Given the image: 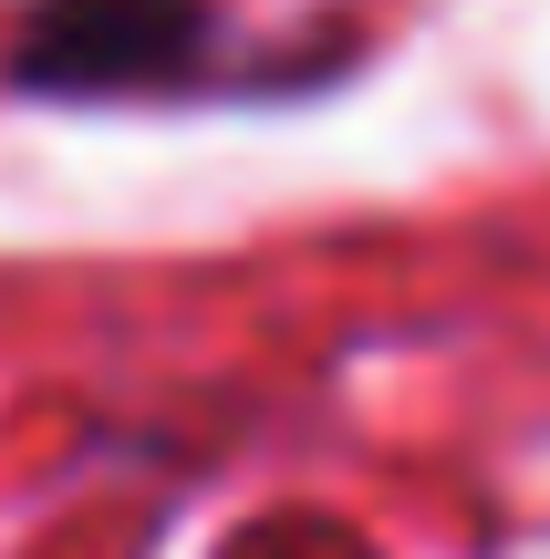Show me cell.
I'll return each mask as SVG.
<instances>
[{"label":"cell","instance_id":"1","mask_svg":"<svg viewBox=\"0 0 550 559\" xmlns=\"http://www.w3.org/2000/svg\"><path fill=\"white\" fill-rule=\"evenodd\" d=\"M219 0H42L11 41L21 94H145L208 62Z\"/></svg>","mask_w":550,"mask_h":559}]
</instances>
